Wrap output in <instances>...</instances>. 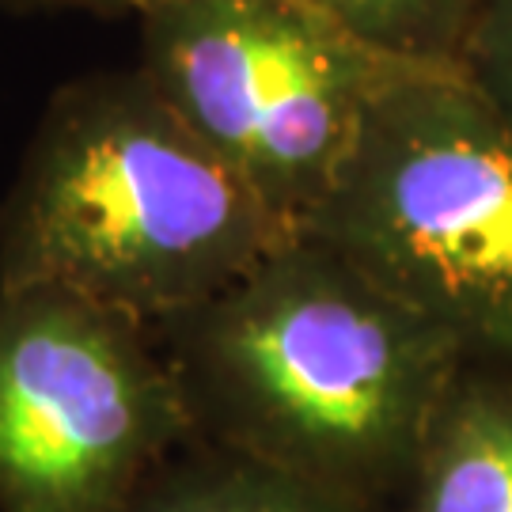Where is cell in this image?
Wrapping results in <instances>:
<instances>
[{
  "mask_svg": "<svg viewBox=\"0 0 512 512\" xmlns=\"http://www.w3.org/2000/svg\"><path fill=\"white\" fill-rule=\"evenodd\" d=\"M202 444L380 509L471 357L315 236L156 330Z\"/></svg>",
  "mask_w": 512,
  "mask_h": 512,
  "instance_id": "1",
  "label": "cell"
},
{
  "mask_svg": "<svg viewBox=\"0 0 512 512\" xmlns=\"http://www.w3.org/2000/svg\"><path fill=\"white\" fill-rule=\"evenodd\" d=\"M304 236L471 361L512 368V122L459 69L410 65Z\"/></svg>",
  "mask_w": 512,
  "mask_h": 512,
  "instance_id": "3",
  "label": "cell"
},
{
  "mask_svg": "<svg viewBox=\"0 0 512 512\" xmlns=\"http://www.w3.org/2000/svg\"><path fill=\"white\" fill-rule=\"evenodd\" d=\"M459 73L512 122V0H482Z\"/></svg>",
  "mask_w": 512,
  "mask_h": 512,
  "instance_id": "9",
  "label": "cell"
},
{
  "mask_svg": "<svg viewBox=\"0 0 512 512\" xmlns=\"http://www.w3.org/2000/svg\"><path fill=\"white\" fill-rule=\"evenodd\" d=\"M156 0H0V12H145Z\"/></svg>",
  "mask_w": 512,
  "mask_h": 512,
  "instance_id": "10",
  "label": "cell"
},
{
  "mask_svg": "<svg viewBox=\"0 0 512 512\" xmlns=\"http://www.w3.org/2000/svg\"><path fill=\"white\" fill-rule=\"evenodd\" d=\"M285 232L141 69L57 88L0 205V289H61L160 330Z\"/></svg>",
  "mask_w": 512,
  "mask_h": 512,
  "instance_id": "2",
  "label": "cell"
},
{
  "mask_svg": "<svg viewBox=\"0 0 512 512\" xmlns=\"http://www.w3.org/2000/svg\"><path fill=\"white\" fill-rule=\"evenodd\" d=\"M194 440L156 330L61 289H0V512H126Z\"/></svg>",
  "mask_w": 512,
  "mask_h": 512,
  "instance_id": "5",
  "label": "cell"
},
{
  "mask_svg": "<svg viewBox=\"0 0 512 512\" xmlns=\"http://www.w3.org/2000/svg\"><path fill=\"white\" fill-rule=\"evenodd\" d=\"M126 512H376L274 471L236 452L194 440L167 459Z\"/></svg>",
  "mask_w": 512,
  "mask_h": 512,
  "instance_id": "7",
  "label": "cell"
},
{
  "mask_svg": "<svg viewBox=\"0 0 512 512\" xmlns=\"http://www.w3.org/2000/svg\"><path fill=\"white\" fill-rule=\"evenodd\" d=\"M137 69L293 236L338 186L376 99L406 61L296 0H156Z\"/></svg>",
  "mask_w": 512,
  "mask_h": 512,
  "instance_id": "4",
  "label": "cell"
},
{
  "mask_svg": "<svg viewBox=\"0 0 512 512\" xmlns=\"http://www.w3.org/2000/svg\"><path fill=\"white\" fill-rule=\"evenodd\" d=\"M406 512H512V368L467 361L406 486Z\"/></svg>",
  "mask_w": 512,
  "mask_h": 512,
  "instance_id": "6",
  "label": "cell"
},
{
  "mask_svg": "<svg viewBox=\"0 0 512 512\" xmlns=\"http://www.w3.org/2000/svg\"><path fill=\"white\" fill-rule=\"evenodd\" d=\"M361 46L406 65L459 69L482 0H296Z\"/></svg>",
  "mask_w": 512,
  "mask_h": 512,
  "instance_id": "8",
  "label": "cell"
}]
</instances>
